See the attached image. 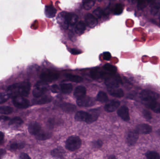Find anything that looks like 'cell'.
Masks as SVG:
<instances>
[{"label": "cell", "mask_w": 160, "mask_h": 159, "mask_svg": "<svg viewBox=\"0 0 160 159\" xmlns=\"http://www.w3.org/2000/svg\"><path fill=\"white\" fill-rule=\"evenodd\" d=\"M31 84L29 82L16 83L9 86L7 90V93L9 97L14 98L18 96L26 97L29 95L31 89Z\"/></svg>", "instance_id": "obj_1"}, {"label": "cell", "mask_w": 160, "mask_h": 159, "mask_svg": "<svg viewBox=\"0 0 160 159\" xmlns=\"http://www.w3.org/2000/svg\"><path fill=\"white\" fill-rule=\"evenodd\" d=\"M82 141L78 136H71L69 137L66 142V147L70 151H75L81 147Z\"/></svg>", "instance_id": "obj_2"}, {"label": "cell", "mask_w": 160, "mask_h": 159, "mask_svg": "<svg viewBox=\"0 0 160 159\" xmlns=\"http://www.w3.org/2000/svg\"><path fill=\"white\" fill-rule=\"evenodd\" d=\"M48 85L44 81L37 82L35 86L32 91L33 95L35 98H39L44 95V93L48 89Z\"/></svg>", "instance_id": "obj_3"}, {"label": "cell", "mask_w": 160, "mask_h": 159, "mask_svg": "<svg viewBox=\"0 0 160 159\" xmlns=\"http://www.w3.org/2000/svg\"><path fill=\"white\" fill-rule=\"evenodd\" d=\"M159 97V95L155 91L148 90H144L140 93V98L145 103L156 101Z\"/></svg>", "instance_id": "obj_4"}, {"label": "cell", "mask_w": 160, "mask_h": 159, "mask_svg": "<svg viewBox=\"0 0 160 159\" xmlns=\"http://www.w3.org/2000/svg\"><path fill=\"white\" fill-rule=\"evenodd\" d=\"M13 104L17 108L24 109L30 105V102L26 98L21 96H18L13 98Z\"/></svg>", "instance_id": "obj_5"}, {"label": "cell", "mask_w": 160, "mask_h": 159, "mask_svg": "<svg viewBox=\"0 0 160 159\" xmlns=\"http://www.w3.org/2000/svg\"><path fill=\"white\" fill-rule=\"evenodd\" d=\"M59 74L52 72H44L40 75V78L42 81L48 83L55 81L58 79Z\"/></svg>", "instance_id": "obj_6"}, {"label": "cell", "mask_w": 160, "mask_h": 159, "mask_svg": "<svg viewBox=\"0 0 160 159\" xmlns=\"http://www.w3.org/2000/svg\"><path fill=\"white\" fill-rule=\"evenodd\" d=\"M69 13L67 12H62L60 13L57 17V21L59 24L63 29L67 30L69 27V23L68 20Z\"/></svg>", "instance_id": "obj_7"}, {"label": "cell", "mask_w": 160, "mask_h": 159, "mask_svg": "<svg viewBox=\"0 0 160 159\" xmlns=\"http://www.w3.org/2000/svg\"><path fill=\"white\" fill-rule=\"evenodd\" d=\"M105 83L108 89L118 88L119 83H122V81L119 77H110L105 79Z\"/></svg>", "instance_id": "obj_8"}, {"label": "cell", "mask_w": 160, "mask_h": 159, "mask_svg": "<svg viewBox=\"0 0 160 159\" xmlns=\"http://www.w3.org/2000/svg\"><path fill=\"white\" fill-rule=\"evenodd\" d=\"M77 104L80 106L90 107L95 104V100L91 97L85 96L77 100Z\"/></svg>", "instance_id": "obj_9"}, {"label": "cell", "mask_w": 160, "mask_h": 159, "mask_svg": "<svg viewBox=\"0 0 160 159\" xmlns=\"http://www.w3.org/2000/svg\"><path fill=\"white\" fill-rule=\"evenodd\" d=\"M139 138V133L135 130H132L128 133L127 142L130 146L134 145Z\"/></svg>", "instance_id": "obj_10"}, {"label": "cell", "mask_w": 160, "mask_h": 159, "mask_svg": "<svg viewBox=\"0 0 160 159\" xmlns=\"http://www.w3.org/2000/svg\"><path fill=\"white\" fill-rule=\"evenodd\" d=\"M118 115L124 121H128L130 120L129 109L127 106H122L118 109Z\"/></svg>", "instance_id": "obj_11"}, {"label": "cell", "mask_w": 160, "mask_h": 159, "mask_svg": "<svg viewBox=\"0 0 160 159\" xmlns=\"http://www.w3.org/2000/svg\"><path fill=\"white\" fill-rule=\"evenodd\" d=\"M120 102L117 101H112L104 106V110L106 112L111 113L114 112L120 105Z\"/></svg>", "instance_id": "obj_12"}, {"label": "cell", "mask_w": 160, "mask_h": 159, "mask_svg": "<svg viewBox=\"0 0 160 159\" xmlns=\"http://www.w3.org/2000/svg\"><path fill=\"white\" fill-rule=\"evenodd\" d=\"M135 130L139 133L148 134L152 132V127L148 124H142L137 126Z\"/></svg>", "instance_id": "obj_13"}, {"label": "cell", "mask_w": 160, "mask_h": 159, "mask_svg": "<svg viewBox=\"0 0 160 159\" xmlns=\"http://www.w3.org/2000/svg\"><path fill=\"white\" fill-rule=\"evenodd\" d=\"M85 20L86 24L91 28L95 27L98 23V20L94 16V15L90 13H88L86 15Z\"/></svg>", "instance_id": "obj_14"}, {"label": "cell", "mask_w": 160, "mask_h": 159, "mask_svg": "<svg viewBox=\"0 0 160 159\" xmlns=\"http://www.w3.org/2000/svg\"><path fill=\"white\" fill-rule=\"evenodd\" d=\"M51 101V97L43 95L39 98H35V99L32 100V103L34 105H42L49 103Z\"/></svg>", "instance_id": "obj_15"}, {"label": "cell", "mask_w": 160, "mask_h": 159, "mask_svg": "<svg viewBox=\"0 0 160 159\" xmlns=\"http://www.w3.org/2000/svg\"><path fill=\"white\" fill-rule=\"evenodd\" d=\"M28 130L31 134L36 135L40 131L41 127L40 124L38 122H32L29 125Z\"/></svg>", "instance_id": "obj_16"}, {"label": "cell", "mask_w": 160, "mask_h": 159, "mask_svg": "<svg viewBox=\"0 0 160 159\" xmlns=\"http://www.w3.org/2000/svg\"><path fill=\"white\" fill-rule=\"evenodd\" d=\"M60 107L64 112L67 113H74L77 109L76 105L68 103H64L60 105Z\"/></svg>", "instance_id": "obj_17"}, {"label": "cell", "mask_w": 160, "mask_h": 159, "mask_svg": "<svg viewBox=\"0 0 160 159\" xmlns=\"http://www.w3.org/2000/svg\"><path fill=\"white\" fill-rule=\"evenodd\" d=\"M88 113V117L87 120L86 121L88 124H91L93 122H95L98 119L99 113L97 110H91Z\"/></svg>", "instance_id": "obj_18"}, {"label": "cell", "mask_w": 160, "mask_h": 159, "mask_svg": "<svg viewBox=\"0 0 160 159\" xmlns=\"http://www.w3.org/2000/svg\"><path fill=\"white\" fill-rule=\"evenodd\" d=\"M36 138L39 141H45L50 138L52 133L49 132L41 130L40 131L35 135Z\"/></svg>", "instance_id": "obj_19"}, {"label": "cell", "mask_w": 160, "mask_h": 159, "mask_svg": "<svg viewBox=\"0 0 160 159\" xmlns=\"http://www.w3.org/2000/svg\"><path fill=\"white\" fill-rule=\"evenodd\" d=\"M86 93V90L85 87L82 86H78L75 89L74 94L75 97L78 100L85 96Z\"/></svg>", "instance_id": "obj_20"}, {"label": "cell", "mask_w": 160, "mask_h": 159, "mask_svg": "<svg viewBox=\"0 0 160 159\" xmlns=\"http://www.w3.org/2000/svg\"><path fill=\"white\" fill-rule=\"evenodd\" d=\"M56 12H57V10L52 5L46 6V8H45V14L48 18L54 17L56 15Z\"/></svg>", "instance_id": "obj_21"}, {"label": "cell", "mask_w": 160, "mask_h": 159, "mask_svg": "<svg viewBox=\"0 0 160 159\" xmlns=\"http://www.w3.org/2000/svg\"><path fill=\"white\" fill-rule=\"evenodd\" d=\"M145 104L155 113L160 114V103L158 102L157 101H153L147 103Z\"/></svg>", "instance_id": "obj_22"}, {"label": "cell", "mask_w": 160, "mask_h": 159, "mask_svg": "<svg viewBox=\"0 0 160 159\" xmlns=\"http://www.w3.org/2000/svg\"><path fill=\"white\" fill-rule=\"evenodd\" d=\"M108 92L112 96L116 98H122L124 96V92L121 89H108Z\"/></svg>", "instance_id": "obj_23"}, {"label": "cell", "mask_w": 160, "mask_h": 159, "mask_svg": "<svg viewBox=\"0 0 160 159\" xmlns=\"http://www.w3.org/2000/svg\"><path fill=\"white\" fill-rule=\"evenodd\" d=\"M88 117V113L83 111H79L75 115V119L78 121H86Z\"/></svg>", "instance_id": "obj_24"}, {"label": "cell", "mask_w": 160, "mask_h": 159, "mask_svg": "<svg viewBox=\"0 0 160 159\" xmlns=\"http://www.w3.org/2000/svg\"><path fill=\"white\" fill-rule=\"evenodd\" d=\"M51 154L54 157L62 159L64 156L65 151L62 147H57L53 149L51 151Z\"/></svg>", "instance_id": "obj_25"}, {"label": "cell", "mask_w": 160, "mask_h": 159, "mask_svg": "<svg viewBox=\"0 0 160 159\" xmlns=\"http://www.w3.org/2000/svg\"><path fill=\"white\" fill-rule=\"evenodd\" d=\"M61 88L63 93L65 94H69L72 91L73 86L72 84L69 83L62 84L61 85Z\"/></svg>", "instance_id": "obj_26"}, {"label": "cell", "mask_w": 160, "mask_h": 159, "mask_svg": "<svg viewBox=\"0 0 160 159\" xmlns=\"http://www.w3.org/2000/svg\"><path fill=\"white\" fill-rule=\"evenodd\" d=\"M86 29L85 23L82 21H80L77 24L75 28V32L78 34L81 35L84 32Z\"/></svg>", "instance_id": "obj_27"}, {"label": "cell", "mask_w": 160, "mask_h": 159, "mask_svg": "<svg viewBox=\"0 0 160 159\" xmlns=\"http://www.w3.org/2000/svg\"><path fill=\"white\" fill-rule=\"evenodd\" d=\"M97 101L102 103H106L108 101L107 94L104 91H100L97 97Z\"/></svg>", "instance_id": "obj_28"}, {"label": "cell", "mask_w": 160, "mask_h": 159, "mask_svg": "<svg viewBox=\"0 0 160 159\" xmlns=\"http://www.w3.org/2000/svg\"><path fill=\"white\" fill-rule=\"evenodd\" d=\"M66 77L68 80H70L72 82H75V83H80L83 81V78L79 76L67 74Z\"/></svg>", "instance_id": "obj_29"}, {"label": "cell", "mask_w": 160, "mask_h": 159, "mask_svg": "<svg viewBox=\"0 0 160 159\" xmlns=\"http://www.w3.org/2000/svg\"><path fill=\"white\" fill-rule=\"evenodd\" d=\"M23 123L22 119L18 117H16L12 119L9 122V125L10 126H19L21 125Z\"/></svg>", "instance_id": "obj_30"}, {"label": "cell", "mask_w": 160, "mask_h": 159, "mask_svg": "<svg viewBox=\"0 0 160 159\" xmlns=\"http://www.w3.org/2000/svg\"><path fill=\"white\" fill-rule=\"evenodd\" d=\"M13 109L8 106H2L0 107V114L3 115H9L12 114Z\"/></svg>", "instance_id": "obj_31"}, {"label": "cell", "mask_w": 160, "mask_h": 159, "mask_svg": "<svg viewBox=\"0 0 160 159\" xmlns=\"http://www.w3.org/2000/svg\"><path fill=\"white\" fill-rule=\"evenodd\" d=\"M78 16L72 13H69L68 14V20H69V25H75L77 23L78 21Z\"/></svg>", "instance_id": "obj_32"}, {"label": "cell", "mask_w": 160, "mask_h": 159, "mask_svg": "<svg viewBox=\"0 0 160 159\" xmlns=\"http://www.w3.org/2000/svg\"><path fill=\"white\" fill-rule=\"evenodd\" d=\"M146 156L148 159H160L159 154L155 151H149Z\"/></svg>", "instance_id": "obj_33"}, {"label": "cell", "mask_w": 160, "mask_h": 159, "mask_svg": "<svg viewBox=\"0 0 160 159\" xmlns=\"http://www.w3.org/2000/svg\"><path fill=\"white\" fill-rule=\"evenodd\" d=\"M25 144L22 143H14L10 146V148L12 150H18L24 147Z\"/></svg>", "instance_id": "obj_34"}, {"label": "cell", "mask_w": 160, "mask_h": 159, "mask_svg": "<svg viewBox=\"0 0 160 159\" xmlns=\"http://www.w3.org/2000/svg\"><path fill=\"white\" fill-rule=\"evenodd\" d=\"M123 9H124V6L122 4H117L114 9V13L115 15H120L123 12Z\"/></svg>", "instance_id": "obj_35"}, {"label": "cell", "mask_w": 160, "mask_h": 159, "mask_svg": "<svg viewBox=\"0 0 160 159\" xmlns=\"http://www.w3.org/2000/svg\"><path fill=\"white\" fill-rule=\"evenodd\" d=\"M103 68L105 69L106 71L110 72L112 73H114L117 72V69L115 66H113V65H111V64H106L103 66Z\"/></svg>", "instance_id": "obj_36"}, {"label": "cell", "mask_w": 160, "mask_h": 159, "mask_svg": "<svg viewBox=\"0 0 160 159\" xmlns=\"http://www.w3.org/2000/svg\"><path fill=\"white\" fill-rule=\"evenodd\" d=\"M95 3V1H86V2H84V7L86 10H89L94 6Z\"/></svg>", "instance_id": "obj_37"}, {"label": "cell", "mask_w": 160, "mask_h": 159, "mask_svg": "<svg viewBox=\"0 0 160 159\" xmlns=\"http://www.w3.org/2000/svg\"><path fill=\"white\" fill-rule=\"evenodd\" d=\"M90 76L93 79H98V78H100L101 72H99L97 70H93L90 72Z\"/></svg>", "instance_id": "obj_38"}, {"label": "cell", "mask_w": 160, "mask_h": 159, "mask_svg": "<svg viewBox=\"0 0 160 159\" xmlns=\"http://www.w3.org/2000/svg\"><path fill=\"white\" fill-rule=\"evenodd\" d=\"M9 96L7 93H0V104L4 103L9 99Z\"/></svg>", "instance_id": "obj_39"}, {"label": "cell", "mask_w": 160, "mask_h": 159, "mask_svg": "<svg viewBox=\"0 0 160 159\" xmlns=\"http://www.w3.org/2000/svg\"><path fill=\"white\" fill-rule=\"evenodd\" d=\"M93 14L95 16H96L97 17L101 18L103 15V11L102 9L100 7L96 8L94 11H93Z\"/></svg>", "instance_id": "obj_40"}, {"label": "cell", "mask_w": 160, "mask_h": 159, "mask_svg": "<svg viewBox=\"0 0 160 159\" xmlns=\"http://www.w3.org/2000/svg\"><path fill=\"white\" fill-rule=\"evenodd\" d=\"M148 2L145 1H139L137 3V8L139 9H143L147 6Z\"/></svg>", "instance_id": "obj_41"}, {"label": "cell", "mask_w": 160, "mask_h": 159, "mask_svg": "<svg viewBox=\"0 0 160 159\" xmlns=\"http://www.w3.org/2000/svg\"><path fill=\"white\" fill-rule=\"evenodd\" d=\"M92 145H93V146L95 147V148H100V147L102 146V142L101 140H98V141H94L92 143Z\"/></svg>", "instance_id": "obj_42"}, {"label": "cell", "mask_w": 160, "mask_h": 159, "mask_svg": "<svg viewBox=\"0 0 160 159\" xmlns=\"http://www.w3.org/2000/svg\"><path fill=\"white\" fill-rule=\"evenodd\" d=\"M52 92L54 93H59L60 92V88L57 85H53L51 87Z\"/></svg>", "instance_id": "obj_43"}, {"label": "cell", "mask_w": 160, "mask_h": 159, "mask_svg": "<svg viewBox=\"0 0 160 159\" xmlns=\"http://www.w3.org/2000/svg\"><path fill=\"white\" fill-rule=\"evenodd\" d=\"M143 114L145 118L146 119H150L152 118V115L149 111H148L147 110H144L143 112Z\"/></svg>", "instance_id": "obj_44"}, {"label": "cell", "mask_w": 160, "mask_h": 159, "mask_svg": "<svg viewBox=\"0 0 160 159\" xmlns=\"http://www.w3.org/2000/svg\"><path fill=\"white\" fill-rule=\"evenodd\" d=\"M111 57H112V56H111V53L109 52H104L103 55H102L103 59L105 60H110V59L111 58Z\"/></svg>", "instance_id": "obj_45"}, {"label": "cell", "mask_w": 160, "mask_h": 159, "mask_svg": "<svg viewBox=\"0 0 160 159\" xmlns=\"http://www.w3.org/2000/svg\"><path fill=\"white\" fill-rule=\"evenodd\" d=\"M69 51L70 53L73 55H78V54H81L82 53V51L79 49H69Z\"/></svg>", "instance_id": "obj_46"}, {"label": "cell", "mask_w": 160, "mask_h": 159, "mask_svg": "<svg viewBox=\"0 0 160 159\" xmlns=\"http://www.w3.org/2000/svg\"><path fill=\"white\" fill-rule=\"evenodd\" d=\"M55 121L54 119H50L49 120H48V126L50 128H53L55 125Z\"/></svg>", "instance_id": "obj_47"}, {"label": "cell", "mask_w": 160, "mask_h": 159, "mask_svg": "<svg viewBox=\"0 0 160 159\" xmlns=\"http://www.w3.org/2000/svg\"><path fill=\"white\" fill-rule=\"evenodd\" d=\"M20 159H31L30 157L25 153H22L20 156Z\"/></svg>", "instance_id": "obj_48"}, {"label": "cell", "mask_w": 160, "mask_h": 159, "mask_svg": "<svg viewBox=\"0 0 160 159\" xmlns=\"http://www.w3.org/2000/svg\"><path fill=\"white\" fill-rule=\"evenodd\" d=\"M9 119V117L6 116H0V121L2 122H5Z\"/></svg>", "instance_id": "obj_49"}, {"label": "cell", "mask_w": 160, "mask_h": 159, "mask_svg": "<svg viewBox=\"0 0 160 159\" xmlns=\"http://www.w3.org/2000/svg\"><path fill=\"white\" fill-rule=\"evenodd\" d=\"M6 151L4 149H0V159L2 158L3 157L5 156L6 154Z\"/></svg>", "instance_id": "obj_50"}, {"label": "cell", "mask_w": 160, "mask_h": 159, "mask_svg": "<svg viewBox=\"0 0 160 159\" xmlns=\"http://www.w3.org/2000/svg\"><path fill=\"white\" fill-rule=\"evenodd\" d=\"M4 138V135L3 133L0 132V144L3 142Z\"/></svg>", "instance_id": "obj_51"}, {"label": "cell", "mask_w": 160, "mask_h": 159, "mask_svg": "<svg viewBox=\"0 0 160 159\" xmlns=\"http://www.w3.org/2000/svg\"><path fill=\"white\" fill-rule=\"evenodd\" d=\"M108 159H117L114 156H111L108 158Z\"/></svg>", "instance_id": "obj_52"}, {"label": "cell", "mask_w": 160, "mask_h": 159, "mask_svg": "<svg viewBox=\"0 0 160 159\" xmlns=\"http://www.w3.org/2000/svg\"><path fill=\"white\" fill-rule=\"evenodd\" d=\"M158 133L159 135L160 136V129L158 131Z\"/></svg>", "instance_id": "obj_53"}, {"label": "cell", "mask_w": 160, "mask_h": 159, "mask_svg": "<svg viewBox=\"0 0 160 159\" xmlns=\"http://www.w3.org/2000/svg\"></svg>", "instance_id": "obj_54"}]
</instances>
